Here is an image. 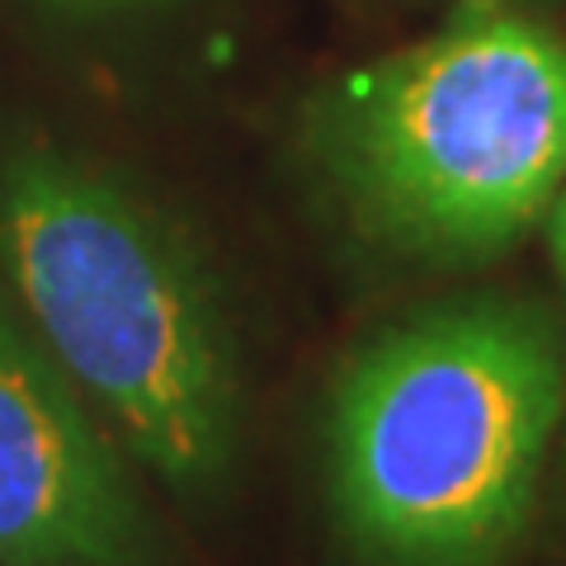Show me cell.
<instances>
[{
	"label": "cell",
	"mask_w": 566,
	"mask_h": 566,
	"mask_svg": "<svg viewBox=\"0 0 566 566\" xmlns=\"http://www.w3.org/2000/svg\"><path fill=\"white\" fill-rule=\"evenodd\" d=\"M566 420L557 326L458 297L378 335L331 411L335 510L378 566H495L524 534Z\"/></svg>",
	"instance_id": "obj_1"
},
{
	"label": "cell",
	"mask_w": 566,
	"mask_h": 566,
	"mask_svg": "<svg viewBox=\"0 0 566 566\" xmlns=\"http://www.w3.org/2000/svg\"><path fill=\"white\" fill-rule=\"evenodd\" d=\"M316 147L374 241L444 264L501 255L566 180V43L468 10L335 85Z\"/></svg>",
	"instance_id": "obj_3"
},
{
	"label": "cell",
	"mask_w": 566,
	"mask_h": 566,
	"mask_svg": "<svg viewBox=\"0 0 566 566\" xmlns=\"http://www.w3.org/2000/svg\"><path fill=\"white\" fill-rule=\"evenodd\" d=\"M57 6H76V10H114V6H137V0H57Z\"/></svg>",
	"instance_id": "obj_6"
},
{
	"label": "cell",
	"mask_w": 566,
	"mask_h": 566,
	"mask_svg": "<svg viewBox=\"0 0 566 566\" xmlns=\"http://www.w3.org/2000/svg\"><path fill=\"white\" fill-rule=\"evenodd\" d=\"M0 270L57 374L151 472L203 486L232 463L241 387L218 297L133 189L52 147L6 156Z\"/></svg>",
	"instance_id": "obj_2"
},
{
	"label": "cell",
	"mask_w": 566,
	"mask_h": 566,
	"mask_svg": "<svg viewBox=\"0 0 566 566\" xmlns=\"http://www.w3.org/2000/svg\"><path fill=\"white\" fill-rule=\"evenodd\" d=\"M547 245H553L557 274L566 279V189H557V199H553V218H547Z\"/></svg>",
	"instance_id": "obj_5"
},
{
	"label": "cell",
	"mask_w": 566,
	"mask_h": 566,
	"mask_svg": "<svg viewBox=\"0 0 566 566\" xmlns=\"http://www.w3.org/2000/svg\"><path fill=\"white\" fill-rule=\"evenodd\" d=\"M505 0H463V10H472V14H482V10H501Z\"/></svg>",
	"instance_id": "obj_7"
},
{
	"label": "cell",
	"mask_w": 566,
	"mask_h": 566,
	"mask_svg": "<svg viewBox=\"0 0 566 566\" xmlns=\"http://www.w3.org/2000/svg\"><path fill=\"white\" fill-rule=\"evenodd\" d=\"M128 468L57 364L0 316V566L147 562Z\"/></svg>",
	"instance_id": "obj_4"
}]
</instances>
